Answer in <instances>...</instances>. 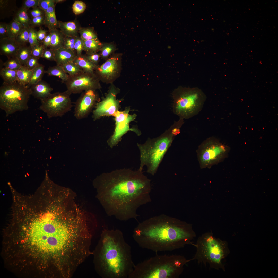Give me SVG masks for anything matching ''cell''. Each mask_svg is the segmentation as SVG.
Listing matches in <instances>:
<instances>
[{
    "label": "cell",
    "instance_id": "d4e9b609",
    "mask_svg": "<svg viewBox=\"0 0 278 278\" xmlns=\"http://www.w3.org/2000/svg\"><path fill=\"white\" fill-rule=\"evenodd\" d=\"M28 11L21 7L18 9L13 16V19L19 22L24 27H30V19L27 12Z\"/></svg>",
    "mask_w": 278,
    "mask_h": 278
},
{
    "label": "cell",
    "instance_id": "7a4b0ae2",
    "mask_svg": "<svg viewBox=\"0 0 278 278\" xmlns=\"http://www.w3.org/2000/svg\"><path fill=\"white\" fill-rule=\"evenodd\" d=\"M150 180L139 170L117 169L102 174L96 181L97 197L106 214L121 221L137 216L148 200Z\"/></svg>",
    "mask_w": 278,
    "mask_h": 278
},
{
    "label": "cell",
    "instance_id": "e575fe53",
    "mask_svg": "<svg viewBox=\"0 0 278 278\" xmlns=\"http://www.w3.org/2000/svg\"><path fill=\"white\" fill-rule=\"evenodd\" d=\"M116 49L115 45L112 43H105L102 44L100 51L101 55L103 59L107 58Z\"/></svg>",
    "mask_w": 278,
    "mask_h": 278
},
{
    "label": "cell",
    "instance_id": "3957f363",
    "mask_svg": "<svg viewBox=\"0 0 278 278\" xmlns=\"http://www.w3.org/2000/svg\"><path fill=\"white\" fill-rule=\"evenodd\" d=\"M196 236L192 225L166 217L155 218L140 223L133 237L142 248L157 252L171 251L192 245Z\"/></svg>",
    "mask_w": 278,
    "mask_h": 278
},
{
    "label": "cell",
    "instance_id": "ac0fdd59",
    "mask_svg": "<svg viewBox=\"0 0 278 278\" xmlns=\"http://www.w3.org/2000/svg\"><path fill=\"white\" fill-rule=\"evenodd\" d=\"M31 95L42 101L50 96L53 89L46 82L42 80L30 87Z\"/></svg>",
    "mask_w": 278,
    "mask_h": 278
},
{
    "label": "cell",
    "instance_id": "db71d44e",
    "mask_svg": "<svg viewBox=\"0 0 278 278\" xmlns=\"http://www.w3.org/2000/svg\"><path fill=\"white\" fill-rule=\"evenodd\" d=\"M55 5L56 4L49 7L47 10L45 11V15L55 13Z\"/></svg>",
    "mask_w": 278,
    "mask_h": 278
},
{
    "label": "cell",
    "instance_id": "7402d4cb",
    "mask_svg": "<svg viewBox=\"0 0 278 278\" xmlns=\"http://www.w3.org/2000/svg\"><path fill=\"white\" fill-rule=\"evenodd\" d=\"M73 62L83 71L92 74L94 73V70L98 67L95 64L89 60L85 55L82 54L77 55Z\"/></svg>",
    "mask_w": 278,
    "mask_h": 278
},
{
    "label": "cell",
    "instance_id": "60d3db41",
    "mask_svg": "<svg viewBox=\"0 0 278 278\" xmlns=\"http://www.w3.org/2000/svg\"><path fill=\"white\" fill-rule=\"evenodd\" d=\"M84 41L80 37H76L74 46L75 51L77 55L79 56L82 55L83 51V48Z\"/></svg>",
    "mask_w": 278,
    "mask_h": 278
},
{
    "label": "cell",
    "instance_id": "9c48e42d",
    "mask_svg": "<svg viewBox=\"0 0 278 278\" xmlns=\"http://www.w3.org/2000/svg\"><path fill=\"white\" fill-rule=\"evenodd\" d=\"M173 110L180 119H189L197 114L203 107L204 99L199 91L178 89L173 94Z\"/></svg>",
    "mask_w": 278,
    "mask_h": 278
},
{
    "label": "cell",
    "instance_id": "484cf974",
    "mask_svg": "<svg viewBox=\"0 0 278 278\" xmlns=\"http://www.w3.org/2000/svg\"><path fill=\"white\" fill-rule=\"evenodd\" d=\"M102 44L98 39L84 41L83 50L86 54L97 53L100 50Z\"/></svg>",
    "mask_w": 278,
    "mask_h": 278
},
{
    "label": "cell",
    "instance_id": "83f0119b",
    "mask_svg": "<svg viewBox=\"0 0 278 278\" xmlns=\"http://www.w3.org/2000/svg\"><path fill=\"white\" fill-rule=\"evenodd\" d=\"M31 55V47L30 46H21L19 48L16 57L23 66H25L30 56Z\"/></svg>",
    "mask_w": 278,
    "mask_h": 278
},
{
    "label": "cell",
    "instance_id": "d6a6232c",
    "mask_svg": "<svg viewBox=\"0 0 278 278\" xmlns=\"http://www.w3.org/2000/svg\"><path fill=\"white\" fill-rule=\"evenodd\" d=\"M45 16L44 25L48 27L49 31L58 27V21L55 13L45 15Z\"/></svg>",
    "mask_w": 278,
    "mask_h": 278
},
{
    "label": "cell",
    "instance_id": "44dd1931",
    "mask_svg": "<svg viewBox=\"0 0 278 278\" xmlns=\"http://www.w3.org/2000/svg\"><path fill=\"white\" fill-rule=\"evenodd\" d=\"M18 9L16 0H0V19L13 16Z\"/></svg>",
    "mask_w": 278,
    "mask_h": 278
},
{
    "label": "cell",
    "instance_id": "2e32d148",
    "mask_svg": "<svg viewBox=\"0 0 278 278\" xmlns=\"http://www.w3.org/2000/svg\"><path fill=\"white\" fill-rule=\"evenodd\" d=\"M118 60L116 57H112L107 60L96 70L102 78L109 79L113 77L117 73L118 69Z\"/></svg>",
    "mask_w": 278,
    "mask_h": 278
},
{
    "label": "cell",
    "instance_id": "f907efd6",
    "mask_svg": "<svg viewBox=\"0 0 278 278\" xmlns=\"http://www.w3.org/2000/svg\"><path fill=\"white\" fill-rule=\"evenodd\" d=\"M47 31L43 29L41 27L39 30L37 32V38L39 43L42 44V42L47 35Z\"/></svg>",
    "mask_w": 278,
    "mask_h": 278
},
{
    "label": "cell",
    "instance_id": "30bf717a",
    "mask_svg": "<svg viewBox=\"0 0 278 278\" xmlns=\"http://www.w3.org/2000/svg\"><path fill=\"white\" fill-rule=\"evenodd\" d=\"M228 147L214 137L207 138L199 146L198 161L201 168H209L217 164L227 155Z\"/></svg>",
    "mask_w": 278,
    "mask_h": 278
},
{
    "label": "cell",
    "instance_id": "8d00e7d4",
    "mask_svg": "<svg viewBox=\"0 0 278 278\" xmlns=\"http://www.w3.org/2000/svg\"><path fill=\"white\" fill-rule=\"evenodd\" d=\"M17 42L20 46L26 45L29 42V28L24 27L17 36L15 39Z\"/></svg>",
    "mask_w": 278,
    "mask_h": 278
},
{
    "label": "cell",
    "instance_id": "74e56055",
    "mask_svg": "<svg viewBox=\"0 0 278 278\" xmlns=\"http://www.w3.org/2000/svg\"><path fill=\"white\" fill-rule=\"evenodd\" d=\"M37 32L34 28H29V42L31 47L40 43L37 39Z\"/></svg>",
    "mask_w": 278,
    "mask_h": 278
},
{
    "label": "cell",
    "instance_id": "f1b7e54d",
    "mask_svg": "<svg viewBox=\"0 0 278 278\" xmlns=\"http://www.w3.org/2000/svg\"><path fill=\"white\" fill-rule=\"evenodd\" d=\"M45 73L49 76L58 77L65 82L67 81L69 77V75L64 71L62 67L58 65L49 67Z\"/></svg>",
    "mask_w": 278,
    "mask_h": 278
},
{
    "label": "cell",
    "instance_id": "816d5d0a",
    "mask_svg": "<svg viewBox=\"0 0 278 278\" xmlns=\"http://www.w3.org/2000/svg\"><path fill=\"white\" fill-rule=\"evenodd\" d=\"M85 55L89 60L96 65L98 62L100 57V55L97 53Z\"/></svg>",
    "mask_w": 278,
    "mask_h": 278
},
{
    "label": "cell",
    "instance_id": "52a82bcc",
    "mask_svg": "<svg viewBox=\"0 0 278 278\" xmlns=\"http://www.w3.org/2000/svg\"><path fill=\"white\" fill-rule=\"evenodd\" d=\"M196 253L192 259L199 263L208 265L211 268L225 271V259L230 253L228 244L225 241L214 236L211 232L203 234L195 244Z\"/></svg>",
    "mask_w": 278,
    "mask_h": 278
},
{
    "label": "cell",
    "instance_id": "5bb4252c",
    "mask_svg": "<svg viewBox=\"0 0 278 278\" xmlns=\"http://www.w3.org/2000/svg\"><path fill=\"white\" fill-rule=\"evenodd\" d=\"M117 92L114 88L111 89L106 97L96 104L92 116L94 120L104 116H114L118 111L120 103L116 99Z\"/></svg>",
    "mask_w": 278,
    "mask_h": 278
},
{
    "label": "cell",
    "instance_id": "f5cc1de1",
    "mask_svg": "<svg viewBox=\"0 0 278 278\" xmlns=\"http://www.w3.org/2000/svg\"><path fill=\"white\" fill-rule=\"evenodd\" d=\"M51 42V34L49 32L47 34L46 36L44 38L42 44L44 46L45 48H47L48 47H50Z\"/></svg>",
    "mask_w": 278,
    "mask_h": 278
},
{
    "label": "cell",
    "instance_id": "f546056e",
    "mask_svg": "<svg viewBox=\"0 0 278 278\" xmlns=\"http://www.w3.org/2000/svg\"><path fill=\"white\" fill-rule=\"evenodd\" d=\"M0 75L4 82L11 83L17 81L16 71L4 67L1 69Z\"/></svg>",
    "mask_w": 278,
    "mask_h": 278
},
{
    "label": "cell",
    "instance_id": "8fae6325",
    "mask_svg": "<svg viewBox=\"0 0 278 278\" xmlns=\"http://www.w3.org/2000/svg\"><path fill=\"white\" fill-rule=\"evenodd\" d=\"M67 90L51 94L41 101L40 109L46 113L48 118L61 117L70 111L72 105L70 95Z\"/></svg>",
    "mask_w": 278,
    "mask_h": 278
},
{
    "label": "cell",
    "instance_id": "b9f144b4",
    "mask_svg": "<svg viewBox=\"0 0 278 278\" xmlns=\"http://www.w3.org/2000/svg\"><path fill=\"white\" fill-rule=\"evenodd\" d=\"M45 15L31 18L30 27L34 28L44 24Z\"/></svg>",
    "mask_w": 278,
    "mask_h": 278
},
{
    "label": "cell",
    "instance_id": "9a60e30c",
    "mask_svg": "<svg viewBox=\"0 0 278 278\" xmlns=\"http://www.w3.org/2000/svg\"><path fill=\"white\" fill-rule=\"evenodd\" d=\"M97 99L94 90L84 91L75 103L74 116L78 120L86 118L94 105Z\"/></svg>",
    "mask_w": 278,
    "mask_h": 278
},
{
    "label": "cell",
    "instance_id": "277c9868",
    "mask_svg": "<svg viewBox=\"0 0 278 278\" xmlns=\"http://www.w3.org/2000/svg\"><path fill=\"white\" fill-rule=\"evenodd\" d=\"M94 253L95 269L102 278H128L133 270L131 247L119 230L103 229Z\"/></svg>",
    "mask_w": 278,
    "mask_h": 278
},
{
    "label": "cell",
    "instance_id": "836d02e7",
    "mask_svg": "<svg viewBox=\"0 0 278 278\" xmlns=\"http://www.w3.org/2000/svg\"><path fill=\"white\" fill-rule=\"evenodd\" d=\"M60 66L64 71L70 75L76 74L83 71L73 62L65 64Z\"/></svg>",
    "mask_w": 278,
    "mask_h": 278
},
{
    "label": "cell",
    "instance_id": "8992f818",
    "mask_svg": "<svg viewBox=\"0 0 278 278\" xmlns=\"http://www.w3.org/2000/svg\"><path fill=\"white\" fill-rule=\"evenodd\" d=\"M182 124L179 120L175 122L169 129L158 137L148 138L143 144L137 143L140 152L138 170L142 171L143 166H146L148 173L153 175L156 173L175 136L179 133Z\"/></svg>",
    "mask_w": 278,
    "mask_h": 278
},
{
    "label": "cell",
    "instance_id": "ab89813d",
    "mask_svg": "<svg viewBox=\"0 0 278 278\" xmlns=\"http://www.w3.org/2000/svg\"><path fill=\"white\" fill-rule=\"evenodd\" d=\"M31 47V55L39 59L41 57L45 49L42 44L34 45Z\"/></svg>",
    "mask_w": 278,
    "mask_h": 278
},
{
    "label": "cell",
    "instance_id": "d6986e66",
    "mask_svg": "<svg viewBox=\"0 0 278 278\" xmlns=\"http://www.w3.org/2000/svg\"><path fill=\"white\" fill-rule=\"evenodd\" d=\"M57 65L61 66L73 61L77 55L75 52L63 47L53 50Z\"/></svg>",
    "mask_w": 278,
    "mask_h": 278
},
{
    "label": "cell",
    "instance_id": "5b68a950",
    "mask_svg": "<svg viewBox=\"0 0 278 278\" xmlns=\"http://www.w3.org/2000/svg\"><path fill=\"white\" fill-rule=\"evenodd\" d=\"M179 255H156L135 265L128 278H178L188 262Z\"/></svg>",
    "mask_w": 278,
    "mask_h": 278
},
{
    "label": "cell",
    "instance_id": "ffe728a7",
    "mask_svg": "<svg viewBox=\"0 0 278 278\" xmlns=\"http://www.w3.org/2000/svg\"><path fill=\"white\" fill-rule=\"evenodd\" d=\"M58 28L65 37H76L81 27L76 20L63 22L58 21Z\"/></svg>",
    "mask_w": 278,
    "mask_h": 278
},
{
    "label": "cell",
    "instance_id": "681fc988",
    "mask_svg": "<svg viewBox=\"0 0 278 278\" xmlns=\"http://www.w3.org/2000/svg\"><path fill=\"white\" fill-rule=\"evenodd\" d=\"M7 24L4 22L0 23V39L8 38Z\"/></svg>",
    "mask_w": 278,
    "mask_h": 278
},
{
    "label": "cell",
    "instance_id": "4316f807",
    "mask_svg": "<svg viewBox=\"0 0 278 278\" xmlns=\"http://www.w3.org/2000/svg\"><path fill=\"white\" fill-rule=\"evenodd\" d=\"M7 27L8 38L14 39L24 28L20 23L13 19L7 23Z\"/></svg>",
    "mask_w": 278,
    "mask_h": 278
},
{
    "label": "cell",
    "instance_id": "7bdbcfd3",
    "mask_svg": "<svg viewBox=\"0 0 278 278\" xmlns=\"http://www.w3.org/2000/svg\"><path fill=\"white\" fill-rule=\"evenodd\" d=\"M76 37H65L63 47L75 52L74 46Z\"/></svg>",
    "mask_w": 278,
    "mask_h": 278
},
{
    "label": "cell",
    "instance_id": "1f68e13d",
    "mask_svg": "<svg viewBox=\"0 0 278 278\" xmlns=\"http://www.w3.org/2000/svg\"><path fill=\"white\" fill-rule=\"evenodd\" d=\"M79 33L80 37L84 41L98 39L97 34L92 27H81Z\"/></svg>",
    "mask_w": 278,
    "mask_h": 278
},
{
    "label": "cell",
    "instance_id": "ee69618b",
    "mask_svg": "<svg viewBox=\"0 0 278 278\" xmlns=\"http://www.w3.org/2000/svg\"><path fill=\"white\" fill-rule=\"evenodd\" d=\"M39 59L31 55L29 58L25 66L28 69L32 70L39 64Z\"/></svg>",
    "mask_w": 278,
    "mask_h": 278
},
{
    "label": "cell",
    "instance_id": "7dc6e473",
    "mask_svg": "<svg viewBox=\"0 0 278 278\" xmlns=\"http://www.w3.org/2000/svg\"><path fill=\"white\" fill-rule=\"evenodd\" d=\"M41 58L51 61H55L54 54L53 50L50 48H45Z\"/></svg>",
    "mask_w": 278,
    "mask_h": 278
},
{
    "label": "cell",
    "instance_id": "7c38bea8",
    "mask_svg": "<svg viewBox=\"0 0 278 278\" xmlns=\"http://www.w3.org/2000/svg\"><path fill=\"white\" fill-rule=\"evenodd\" d=\"M129 107L126 108L123 111H118L114 116L115 121V127L112 135L107 141L108 146L111 148L116 146L121 140L123 136L128 131L135 132L138 136L141 134V132L136 128H130L129 123L136 118L135 114L130 115Z\"/></svg>",
    "mask_w": 278,
    "mask_h": 278
},
{
    "label": "cell",
    "instance_id": "11a10c76",
    "mask_svg": "<svg viewBox=\"0 0 278 278\" xmlns=\"http://www.w3.org/2000/svg\"><path fill=\"white\" fill-rule=\"evenodd\" d=\"M54 1L55 3L56 4L57 3H60L65 1L63 0H54Z\"/></svg>",
    "mask_w": 278,
    "mask_h": 278
},
{
    "label": "cell",
    "instance_id": "603a6c76",
    "mask_svg": "<svg viewBox=\"0 0 278 278\" xmlns=\"http://www.w3.org/2000/svg\"><path fill=\"white\" fill-rule=\"evenodd\" d=\"M51 34V42L50 48L53 50L63 47L65 36L57 29L49 31Z\"/></svg>",
    "mask_w": 278,
    "mask_h": 278
},
{
    "label": "cell",
    "instance_id": "6da1fadb",
    "mask_svg": "<svg viewBox=\"0 0 278 278\" xmlns=\"http://www.w3.org/2000/svg\"><path fill=\"white\" fill-rule=\"evenodd\" d=\"M31 221L28 233L31 242L49 254H58L64 264L75 257L82 237L75 222L63 218L59 207L40 201L31 202L21 212Z\"/></svg>",
    "mask_w": 278,
    "mask_h": 278
},
{
    "label": "cell",
    "instance_id": "f6af8a7d",
    "mask_svg": "<svg viewBox=\"0 0 278 278\" xmlns=\"http://www.w3.org/2000/svg\"><path fill=\"white\" fill-rule=\"evenodd\" d=\"M39 0H25L23 1L22 7L28 11L30 8L38 6Z\"/></svg>",
    "mask_w": 278,
    "mask_h": 278
},
{
    "label": "cell",
    "instance_id": "f35d334b",
    "mask_svg": "<svg viewBox=\"0 0 278 278\" xmlns=\"http://www.w3.org/2000/svg\"><path fill=\"white\" fill-rule=\"evenodd\" d=\"M86 8V4L83 2L80 1H75L72 7L73 12L76 15L83 13Z\"/></svg>",
    "mask_w": 278,
    "mask_h": 278
},
{
    "label": "cell",
    "instance_id": "cb8c5ba5",
    "mask_svg": "<svg viewBox=\"0 0 278 278\" xmlns=\"http://www.w3.org/2000/svg\"><path fill=\"white\" fill-rule=\"evenodd\" d=\"M33 75L32 70L23 66L16 70L17 81L20 84L27 86L29 84Z\"/></svg>",
    "mask_w": 278,
    "mask_h": 278
},
{
    "label": "cell",
    "instance_id": "4fadbf2b",
    "mask_svg": "<svg viewBox=\"0 0 278 278\" xmlns=\"http://www.w3.org/2000/svg\"><path fill=\"white\" fill-rule=\"evenodd\" d=\"M68 92L71 94L80 93L90 90H94L99 88L97 79L94 74L83 71L78 73L70 75L65 82Z\"/></svg>",
    "mask_w": 278,
    "mask_h": 278
},
{
    "label": "cell",
    "instance_id": "e0dca14e",
    "mask_svg": "<svg viewBox=\"0 0 278 278\" xmlns=\"http://www.w3.org/2000/svg\"><path fill=\"white\" fill-rule=\"evenodd\" d=\"M21 46L15 39L6 38L0 39V53L6 56L8 59L16 57Z\"/></svg>",
    "mask_w": 278,
    "mask_h": 278
},
{
    "label": "cell",
    "instance_id": "d590c367",
    "mask_svg": "<svg viewBox=\"0 0 278 278\" xmlns=\"http://www.w3.org/2000/svg\"><path fill=\"white\" fill-rule=\"evenodd\" d=\"M3 65L5 68L16 71L23 66L16 57L8 59L4 63Z\"/></svg>",
    "mask_w": 278,
    "mask_h": 278
},
{
    "label": "cell",
    "instance_id": "bcb514c9",
    "mask_svg": "<svg viewBox=\"0 0 278 278\" xmlns=\"http://www.w3.org/2000/svg\"><path fill=\"white\" fill-rule=\"evenodd\" d=\"M56 4L54 0H39L38 7L45 11Z\"/></svg>",
    "mask_w": 278,
    "mask_h": 278
},
{
    "label": "cell",
    "instance_id": "c3c4849f",
    "mask_svg": "<svg viewBox=\"0 0 278 278\" xmlns=\"http://www.w3.org/2000/svg\"><path fill=\"white\" fill-rule=\"evenodd\" d=\"M28 14L31 18L45 15L44 11L38 6L32 8L29 11Z\"/></svg>",
    "mask_w": 278,
    "mask_h": 278
},
{
    "label": "cell",
    "instance_id": "4dcf8cb0",
    "mask_svg": "<svg viewBox=\"0 0 278 278\" xmlns=\"http://www.w3.org/2000/svg\"><path fill=\"white\" fill-rule=\"evenodd\" d=\"M44 66L39 64L34 68L33 69V75L30 81L27 86L30 88L32 85L42 80L45 71Z\"/></svg>",
    "mask_w": 278,
    "mask_h": 278
},
{
    "label": "cell",
    "instance_id": "ba28073f",
    "mask_svg": "<svg viewBox=\"0 0 278 278\" xmlns=\"http://www.w3.org/2000/svg\"><path fill=\"white\" fill-rule=\"evenodd\" d=\"M31 95L30 88L17 82H3L0 88V108L6 116L28 109V102Z\"/></svg>",
    "mask_w": 278,
    "mask_h": 278
}]
</instances>
